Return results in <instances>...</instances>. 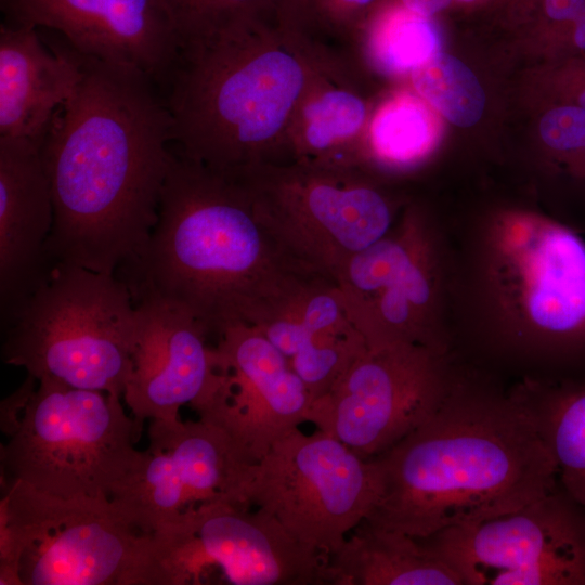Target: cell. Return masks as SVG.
<instances>
[{
  "instance_id": "obj_1",
  "label": "cell",
  "mask_w": 585,
  "mask_h": 585,
  "mask_svg": "<svg viewBox=\"0 0 585 585\" xmlns=\"http://www.w3.org/2000/svg\"><path fill=\"white\" fill-rule=\"evenodd\" d=\"M80 55V80L40 144L54 208L47 253L51 263L116 275L157 223L173 120L144 73Z\"/></svg>"
},
{
  "instance_id": "obj_2",
  "label": "cell",
  "mask_w": 585,
  "mask_h": 585,
  "mask_svg": "<svg viewBox=\"0 0 585 585\" xmlns=\"http://www.w3.org/2000/svg\"><path fill=\"white\" fill-rule=\"evenodd\" d=\"M375 459L380 495L365 521L415 538L516 511L559 489L552 456L519 398L448 391Z\"/></svg>"
},
{
  "instance_id": "obj_3",
  "label": "cell",
  "mask_w": 585,
  "mask_h": 585,
  "mask_svg": "<svg viewBox=\"0 0 585 585\" xmlns=\"http://www.w3.org/2000/svg\"><path fill=\"white\" fill-rule=\"evenodd\" d=\"M309 275L281 250L239 183L172 154L150 240L115 276L134 303L183 310L217 338L232 325L258 324Z\"/></svg>"
},
{
  "instance_id": "obj_4",
  "label": "cell",
  "mask_w": 585,
  "mask_h": 585,
  "mask_svg": "<svg viewBox=\"0 0 585 585\" xmlns=\"http://www.w3.org/2000/svg\"><path fill=\"white\" fill-rule=\"evenodd\" d=\"M1 429L4 483L61 497H110L141 454L120 396L30 375L2 401Z\"/></svg>"
},
{
  "instance_id": "obj_5",
  "label": "cell",
  "mask_w": 585,
  "mask_h": 585,
  "mask_svg": "<svg viewBox=\"0 0 585 585\" xmlns=\"http://www.w3.org/2000/svg\"><path fill=\"white\" fill-rule=\"evenodd\" d=\"M138 327V310L122 281L54 262L2 326L1 359L37 380L121 396Z\"/></svg>"
},
{
  "instance_id": "obj_6",
  "label": "cell",
  "mask_w": 585,
  "mask_h": 585,
  "mask_svg": "<svg viewBox=\"0 0 585 585\" xmlns=\"http://www.w3.org/2000/svg\"><path fill=\"white\" fill-rule=\"evenodd\" d=\"M2 487L1 585H146L152 533L109 497H61L20 480Z\"/></svg>"
},
{
  "instance_id": "obj_7",
  "label": "cell",
  "mask_w": 585,
  "mask_h": 585,
  "mask_svg": "<svg viewBox=\"0 0 585 585\" xmlns=\"http://www.w3.org/2000/svg\"><path fill=\"white\" fill-rule=\"evenodd\" d=\"M327 561L261 508L209 503L152 533L146 585H324Z\"/></svg>"
},
{
  "instance_id": "obj_8",
  "label": "cell",
  "mask_w": 585,
  "mask_h": 585,
  "mask_svg": "<svg viewBox=\"0 0 585 585\" xmlns=\"http://www.w3.org/2000/svg\"><path fill=\"white\" fill-rule=\"evenodd\" d=\"M379 495L375 458L362 457L320 429L308 434L297 428L256 464L246 503L328 559L370 516Z\"/></svg>"
},
{
  "instance_id": "obj_9",
  "label": "cell",
  "mask_w": 585,
  "mask_h": 585,
  "mask_svg": "<svg viewBox=\"0 0 585 585\" xmlns=\"http://www.w3.org/2000/svg\"><path fill=\"white\" fill-rule=\"evenodd\" d=\"M233 179L281 250L309 274L335 281L350 258L389 233L390 208L367 185L309 172L264 177L257 168Z\"/></svg>"
},
{
  "instance_id": "obj_10",
  "label": "cell",
  "mask_w": 585,
  "mask_h": 585,
  "mask_svg": "<svg viewBox=\"0 0 585 585\" xmlns=\"http://www.w3.org/2000/svg\"><path fill=\"white\" fill-rule=\"evenodd\" d=\"M468 585H585V512L559 487L524 507L420 538Z\"/></svg>"
},
{
  "instance_id": "obj_11",
  "label": "cell",
  "mask_w": 585,
  "mask_h": 585,
  "mask_svg": "<svg viewBox=\"0 0 585 585\" xmlns=\"http://www.w3.org/2000/svg\"><path fill=\"white\" fill-rule=\"evenodd\" d=\"M150 444L110 500L141 531L154 533L209 503L247 505L256 464L205 418L151 420Z\"/></svg>"
},
{
  "instance_id": "obj_12",
  "label": "cell",
  "mask_w": 585,
  "mask_h": 585,
  "mask_svg": "<svg viewBox=\"0 0 585 585\" xmlns=\"http://www.w3.org/2000/svg\"><path fill=\"white\" fill-rule=\"evenodd\" d=\"M438 354L416 344L367 349L312 403L309 422L364 458L384 454L425 422L446 396Z\"/></svg>"
},
{
  "instance_id": "obj_13",
  "label": "cell",
  "mask_w": 585,
  "mask_h": 585,
  "mask_svg": "<svg viewBox=\"0 0 585 585\" xmlns=\"http://www.w3.org/2000/svg\"><path fill=\"white\" fill-rule=\"evenodd\" d=\"M216 339L223 380L197 414L222 427L257 464L274 442L309 421L313 401L287 359L256 326L238 323Z\"/></svg>"
},
{
  "instance_id": "obj_14",
  "label": "cell",
  "mask_w": 585,
  "mask_h": 585,
  "mask_svg": "<svg viewBox=\"0 0 585 585\" xmlns=\"http://www.w3.org/2000/svg\"><path fill=\"white\" fill-rule=\"evenodd\" d=\"M4 23L60 32L83 55L139 69L166 89L183 42L165 0H0Z\"/></svg>"
},
{
  "instance_id": "obj_15",
  "label": "cell",
  "mask_w": 585,
  "mask_h": 585,
  "mask_svg": "<svg viewBox=\"0 0 585 585\" xmlns=\"http://www.w3.org/2000/svg\"><path fill=\"white\" fill-rule=\"evenodd\" d=\"M134 304L139 327L122 396L140 438L145 420L179 419L184 404L200 410L220 387L223 373L208 332L195 317L155 300Z\"/></svg>"
},
{
  "instance_id": "obj_16",
  "label": "cell",
  "mask_w": 585,
  "mask_h": 585,
  "mask_svg": "<svg viewBox=\"0 0 585 585\" xmlns=\"http://www.w3.org/2000/svg\"><path fill=\"white\" fill-rule=\"evenodd\" d=\"M335 280L367 349L416 344L440 352L426 321L432 286L418 230L385 235L350 258Z\"/></svg>"
},
{
  "instance_id": "obj_17",
  "label": "cell",
  "mask_w": 585,
  "mask_h": 585,
  "mask_svg": "<svg viewBox=\"0 0 585 585\" xmlns=\"http://www.w3.org/2000/svg\"><path fill=\"white\" fill-rule=\"evenodd\" d=\"M54 222L50 182L40 146L0 138V310L4 326L36 290L51 262Z\"/></svg>"
},
{
  "instance_id": "obj_18",
  "label": "cell",
  "mask_w": 585,
  "mask_h": 585,
  "mask_svg": "<svg viewBox=\"0 0 585 585\" xmlns=\"http://www.w3.org/2000/svg\"><path fill=\"white\" fill-rule=\"evenodd\" d=\"M253 326L287 359L313 402L367 350L335 281L321 275L301 280Z\"/></svg>"
},
{
  "instance_id": "obj_19",
  "label": "cell",
  "mask_w": 585,
  "mask_h": 585,
  "mask_svg": "<svg viewBox=\"0 0 585 585\" xmlns=\"http://www.w3.org/2000/svg\"><path fill=\"white\" fill-rule=\"evenodd\" d=\"M38 28L0 25V138L40 146L48 127L81 77V55L67 42L49 51Z\"/></svg>"
},
{
  "instance_id": "obj_20",
  "label": "cell",
  "mask_w": 585,
  "mask_h": 585,
  "mask_svg": "<svg viewBox=\"0 0 585 585\" xmlns=\"http://www.w3.org/2000/svg\"><path fill=\"white\" fill-rule=\"evenodd\" d=\"M327 585H463L460 575L420 538L359 524L325 568Z\"/></svg>"
},
{
  "instance_id": "obj_21",
  "label": "cell",
  "mask_w": 585,
  "mask_h": 585,
  "mask_svg": "<svg viewBox=\"0 0 585 585\" xmlns=\"http://www.w3.org/2000/svg\"><path fill=\"white\" fill-rule=\"evenodd\" d=\"M526 308L532 322L566 342L585 340V243L561 226H549L530 253Z\"/></svg>"
},
{
  "instance_id": "obj_22",
  "label": "cell",
  "mask_w": 585,
  "mask_h": 585,
  "mask_svg": "<svg viewBox=\"0 0 585 585\" xmlns=\"http://www.w3.org/2000/svg\"><path fill=\"white\" fill-rule=\"evenodd\" d=\"M519 399L535 418L560 489L585 512V382Z\"/></svg>"
},
{
  "instance_id": "obj_23",
  "label": "cell",
  "mask_w": 585,
  "mask_h": 585,
  "mask_svg": "<svg viewBox=\"0 0 585 585\" xmlns=\"http://www.w3.org/2000/svg\"><path fill=\"white\" fill-rule=\"evenodd\" d=\"M412 79L416 90L456 126L470 127L481 118L484 91L458 58L437 52L412 70Z\"/></svg>"
},
{
  "instance_id": "obj_24",
  "label": "cell",
  "mask_w": 585,
  "mask_h": 585,
  "mask_svg": "<svg viewBox=\"0 0 585 585\" xmlns=\"http://www.w3.org/2000/svg\"><path fill=\"white\" fill-rule=\"evenodd\" d=\"M268 1L165 0L183 48L206 43L251 27L257 24V14Z\"/></svg>"
},
{
  "instance_id": "obj_25",
  "label": "cell",
  "mask_w": 585,
  "mask_h": 585,
  "mask_svg": "<svg viewBox=\"0 0 585 585\" xmlns=\"http://www.w3.org/2000/svg\"><path fill=\"white\" fill-rule=\"evenodd\" d=\"M427 18L404 8L393 11L379 24L375 50L387 69L413 70L439 52L438 34Z\"/></svg>"
},
{
  "instance_id": "obj_26",
  "label": "cell",
  "mask_w": 585,
  "mask_h": 585,
  "mask_svg": "<svg viewBox=\"0 0 585 585\" xmlns=\"http://www.w3.org/2000/svg\"><path fill=\"white\" fill-rule=\"evenodd\" d=\"M431 120L424 107L412 100L389 104L376 117L372 139L385 159L407 162L420 157L432 142Z\"/></svg>"
},
{
  "instance_id": "obj_27",
  "label": "cell",
  "mask_w": 585,
  "mask_h": 585,
  "mask_svg": "<svg viewBox=\"0 0 585 585\" xmlns=\"http://www.w3.org/2000/svg\"><path fill=\"white\" fill-rule=\"evenodd\" d=\"M364 116L359 98L343 91L327 92L307 108V140L316 150L326 148L355 133Z\"/></svg>"
},
{
  "instance_id": "obj_28",
  "label": "cell",
  "mask_w": 585,
  "mask_h": 585,
  "mask_svg": "<svg viewBox=\"0 0 585 585\" xmlns=\"http://www.w3.org/2000/svg\"><path fill=\"white\" fill-rule=\"evenodd\" d=\"M540 131L552 148L569 151L585 147V108L562 106L549 110L542 119Z\"/></svg>"
},
{
  "instance_id": "obj_29",
  "label": "cell",
  "mask_w": 585,
  "mask_h": 585,
  "mask_svg": "<svg viewBox=\"0 0 585 585\" xmlns=\"http://www.w3.org/2000/svg\"><path fill=\"white\" fill-rule=\"evenodd\" d=\"M547 15L555 21H578L585 14V0H545Z\"/></svg>"
},
{
  "instance_id": "obj_30",
  "label": "cell",
  "mask_w": 585,
  "mask_h": 585,
  "mask_svg": "<svg viewBox=\"0 0 585 585\" xmlns=\"http://www.w3.org/2000/svg\"><path fill=\"white\" fill-rule=\"evenodd\" d=\"M318 8L327 15L350 20L355 13L374 2V0H316Z\"/></svg>"
},
{
  "instance_id": "obj_31",
  "label": "cell",
  "mask_w": 585,
  "mask_h": 585,
  "mask_svg": "<svg viewBox=\"0 0 585 585\" xmlns=\"http://www.w3.org/2000/svg\"><path fill=\"white\" fill-rule=\"evenodd\" d=\"M404 8L424 17H430L446 8L451 0H401Z\"/></svg>"
},
{
  "instance_id": "obj_32",
  "label": "cell",
  "mask_w": 585,
  "mask_h": 585,
  "mask_svg": "<svg viewBox=\"0 0 585 585\" xmlns=\"http://www.w3.org/2000/svg\"><path fill=\"white\" fill-rule=\"evenodd\" d=\"M574 41L577 47L585 49V14L575 22Z\"/></svg>"
},
{
  "instance_id": "obj_33",
  "label": "cell",
  "mask_w": 585,
  "mask_h": 585,
  "mask_svg": "<svg viewBox=\"0 0 585 585\" xmlns=\"http://www.w3.org/2000/svg\"><path fill=\"white\" fill-rule=\"evenodd\" d=\"M284 9L294 10L295 8L304 5V0H278Z\"/></svg>"
},
{
  "instance_id": "obj_34",
  "label": "cell",
  "mask_w": 585,
  "mask_h": 585,
  "mask_svg": "<svg viewBox=\"0 0 585 585\" xmlns=\"http://www.w3.org/2000/svg\"><path fill=\"white\" fill-rule=\"evenodd\" d=\"M580 105L585 108V91L580 95Z\"/></svg>"
},
{
  "instance_id": "obj_35",
  "label": "cell",
  "mask_w": 585,
  "mask_h": 585,
  "mask_svg": "<svg viewBox=\"0 0 585 585\" xmlns=\"http://www.w3.org/2000/svg\"><path fill=\"white\" fill-rule=\"evenodd\" d=\"M460 1H464V2H471V1H473V0H460Z\"/></svg>"
}]
</instances>
